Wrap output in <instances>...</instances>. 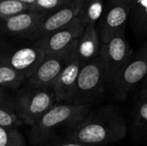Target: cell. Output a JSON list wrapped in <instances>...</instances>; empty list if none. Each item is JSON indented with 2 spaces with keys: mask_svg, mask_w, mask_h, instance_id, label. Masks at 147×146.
<instances>
[{
  "mask_svg": "<svg viewBox=\"0 0 147 146\" xmlns=\"http://www.w3.org/2000/svg\"><path fill=\"white\" fill-rule=\"evenodd\" d=\"M18 1H21V2H22V3H24L29 5V7H30V5H32L36 0H18Z\"/></svg>",
  "mask_w": 147,
  "mask_h": 146,
  "instance_id": "cell-26",
  "label": "cell"
},
{
  "mask_svg": "<svg viewBox=\"0 0 147 146\" xmlns=\"http://www.w3.org/2000/svg\"><path fill=\"white\" fill-rule=\"evenodd\" d=\"M109 91V83L101 56L82 65L68 103L92 107Z\"/></svg>",
  "mask_w": 147,
  "mask_h": 146,
  "instance_id": "cell-3",
  "label": "cell"
},
{
  "mask_svg": "<svg viewBox=\"0 0 147 146\" xmlns=\"http://www.w3.org/2000/svg\"><path fill=\"white\" fill-rule=\"evenodd\" d=\"M84 25L79 17H76L69 24L62 27L53 33L35 40L43 48L46 54L59 53L65 50L84 29Z\"/></svg>",
  "mask_w": 147,
  "mask_h": 146,
  "instance_id": "cell-12",
  "label": "cell"
},
{
  "mask_svg": "<svg viewBox=\"0 0 147 146\" xmlns=\"http://www.w3.org/2000/svg\"><path fill=\"white\" fill-rule=\"evenodd\" d=\"M75 40L71 43L70 55L63 70L52 85L56 102H68L70 101L80 68L84 64L75 53Z\"/></svg>",
  "mask_w": 147,
  "mask_h": 146,
  "instance_id": "cell-10",
  "label": "cell"
},
{
  "mask_svg": "<svg viewBox=\"0 0 147 146\" xmlns=\"http://www.w3.org/2000/svg\"><path fill=\"white\" fill-rule=\"evenodd\" d=\"M103 9L104 0H84L78 17L84 26L96 24L101 17Z\"/></svg>",
  "mask_w": 147,
  "mask_h": 146,
  "instance_id": "cell-18",
  "label": "cell"
},
{
  "mask_svg": "<svg viewBox=\"0 0 147 146\" xmlns=\"http://www.w3.org/2000/svg\"><path fill=\"white\" fill-rule=\"evenodd\" d=\"M47 13L27 10L3 20L4 31L15 37L28 38L40 26Z\"/></svg>",
  "mask_w": 147,
  "mask_h": 146,
  "instance_id": "cell-13",
  "label": "cell"
},
{
  "mask_svg": "<svg viewBox=\"0 0 147 146\" xmlns=\"http://www.w3.org/2000/svg\"><path fill=\"white\" fill-rule=\"evenodd\" d=\"M29 10V5L18 0H0V19L5 20Z\"/></svg>",
  "mask_w": 147,
  "mask_h": 146,
  "instance_id": "cell-21",
  "label": "cell"
},
{
  "mask_svg": "<svg viewBox=\"0 0 147 146\" xmlns=\"http://www.w3.org/2000/svg\"><path fill=\"white\" fill-rule=\"evenodd\" d=\"M128 22L138 39L147 36V0H133Z\"/></svg>",
  "mask_w": 147,
  "mask_h": 146,
  "instance_id": "cell-15",
  "label": "cell"
},
{
  "mask_svg": "<svg viewBox=\"0 0 147 146\" xmlns=\"http://www.w3.org/2000/svg\"><path fill=\"white\" fill-rule=\"evenodd\" d=\"M91 110L90 106L58 102L48 109L41 118L31 126L29 144L37 146L59 138V130L64 133L80 123ZM63 133V134H64Z\"/></svg>",
  "mask_w": 147,
  "mask_h": 146,
  "instance_id": "cell-2",
  "label": "cell"
},
{
  "mask_svg": "<svg viewBox=\"0 0 147 146\" xmlns=\"http://www.w3.org/2000/svg\"><path fill=\"white\" fill-rule=\"evenodd\" d=\"M46 55L43 48L36 41L35 46H26L10 51L3 56L1 63L14 68L28 78L40 65Z\"/></svg>",
  "mask_w": 147,
  "mask_h": 146,
  "instance_id": "cell-11",
  "label": "cell"
},
{
  "mask_svg": "<svg viewBox=\"0 0 147 146\" xmlns=\"http://www.w3.org/2000/svg\"><path fill=\"white\" fill-rule=\"evenodd\" d=\"M84 0H70L62 7L47 13L40 26L29 37L30 40H38L40 38L65 27L78 16Z\"/></svg>",
  "mask_w": 147,
  "mask_h": 146,
  "instance_id": "cell-9",
  "label": "cell"
},
{
  "mask_svg": "<svg viewBox=\"0 0 147 146\" xmlns=\"http://www.w3.org/2000/svg\"><path fill=\"white\" fill-rule=\"evenodd\" d=\"M101 40L96 24H88L75 40V53L82 63L88 62L99 56Z\"/></svg>",
  "mask_w": 147,
  "mask_h": 146,
  "instance_id": "cell-14",
  "label": "cell"
},
{
  "mask_svg": "<svg viewBox=\"0 0 147 146\" xmlns=\"http://www.w3.org/2000/svg\"><path fill=\"white\" fill-rule=\"evenodd\" d=\"M127 131L121 111L109 104L90 110L80 123L67 130L61 138L85 145L108 146L123 140Z\"/></svg>",
  "mask_w": 147,
  "mask_h": 146,
  "instance_id": "cell-1",
  "label": "cell"
},
{
  "mask_svg": "<svg viewBox=\"0 0 147 146\" xmlns=\"http://www.w3.org/2000/svg\"><path fill=\"white\" fill-rule=\"evenodd\" d=\"M133 0H109L108 5L114 4H131Z\"/></svg>",
  "mask_w": 147,
  "mask_h": 146,
  "instance_id": "cell-25",
  "label": "cell"
},
{
  "mask_svg": "<svg viewBox=\"0 0 147 146\" xmlns=\"http://www.w3.org/2000/svg\"><path fill=\"white\" fill-rule=\"evenodd\" d=\"M137 88H138V91H137L138 100L147 101V77Z\"/></svg>",
  "mask_w": 147,
  "mask_h": 146,
  "instance_id": "cell-24",
  "label": "cell"
},
{
  "mask_svg": "<svg viewBox=\"0 0 147 146\" xmlns=\"http://www.w3.org/2000/svg\"><path fill=\"white\" fill-rule=\"evenodd\" d=\"M71 44L59 53L46 54L42 61L28 78L33 87H51L63 70L70 55Z\"/></svg>",
  "mask_w": 147,
  "mask_h": 146,
  "instance_id": "cell-7",
  "label": "cell"
},
{
  "mask_svg": "<svg viewBox=\"0 0 147 146\" xmlns=\"http://www.w3.org/2000/svg\"><path fill=\"white\" fill-rule=\"evenodd\" d=\"M0 146H27L17 127L0 126Z\"/></svg>",
  "mask_w": 147,
  "mask_h": 146,
  "instance_id": "cell-20",
  "label": "cell"
},
{
  "mask_svg": "<svg viewBox=\"0 0 147 146\" xmlns=\"http://www.w3.org/2000/svg\"><path fill=\"white\" fill-rule=\"evenodd\" d=\"M134 54V51L121 31L108 41L101 43L99 55L102 59L108 76L109 88L116 76L123 70Z\"/></svg>",
  "mask_w": 147,
  "mask_h": 146,
  "instance_id": "cell-6",
  "label": "cell"
},
{
  "mask_svg": "<svg viewBox=\"0 0 147 146\" xmlns=\"http://www.w3.org/2000/svg\"><path fill=\"white\" fill-rule=\"evenodd\" d=\"M55 101L51 87H28L21 89L16 96L15 106L22 124L32 126L50 109Z\"/></svg>",
  "mask_w": 147,
  "mask_h": 146,
  "instance_id": "cell-4",
  "label": "cell"
},
{
  "mask_svg": "<svg viewBox=\"0 0 147 146\" xmlns=\"http://www.w3.org/2000/svg\"><path fill=\"white\" fill-rule=\"evenodd\" d=\"M37 146H103V145H85V144H82V143H78V142H75V141H71V140H67L61 137H59L55 139H53L49 142L44 143L42 145ZM109 146V145H108Z\"/></svg>",
  "mask_w": 147,
  "mask_h": 146,
  "instance_id": "cell-23",
  "label": "cell"
},
{
  "mask_svg": "<svg viewBox=\"0 0 147 146\" xmlns=\"http://www.w3.org/2000/svg\"><path fill=\"white\" fill-rule=\"evenodd\" d=\"M131 4L108 5L103 9L96 28L101 43L108 41L121 31H125L129 19Z\"/></svg>",
  "mask_w": 147,
  "mask_h": 146,
  "instance_id": "cell-8",
  "label": "cell"
},
{
  "mask_svg": "<svg viewBox=\"0 0 147 146\" xmlns=\"http://www.w3.org/2000/svg\"><path fill=\"white\" fill-rule=\"evenodd\" d=\"M132 137L141 143H147V101L138 100L133 114Z\"/></svg>",
  "mask_w": 147,
  "mask_h": 146,
  "instance_id": "cell-16",
  "label": "cell"
},
{
  "mask_svg": "<svg viewBox=\"0 0 147 146\" xmlns=\"http://www.w3.org/2000/svg\"><path fill=\"white\" fill-rule=\"evenodd\" d=\"M27 78L24 75L9 65L0 62V88H17Z\"/></svg>",
  "mask_w": 147,
  "mask_h": 146,
  "instance_id": "cell-19",
  "label": "cell"
},
{
  "mask_svg": "<svg viewBox=\"0 0 147 146\" xmlns=\"http://www.w3.org/2000/svg\"><path fill=\"white\" fill-rule=\"evenodd\" d=\"M22 124L16 110L15 101L0 92V126L18 127Z\"/></svg>",
  "mask_w": 147,
  "mask_h": 146,
  "instance_id": "cell-17",
  "label": "cell"
},
{
  "mask_svg": "<svg viewBox=\"0 0 147 146\" xmlns=\"http://www.w3.org/2000/svg\"><path fill=\"white\" fill-rule=\"evenodd\" d=\"M147 77V40L112 82L109 91L119 102L127 99Z\"/></svg>",
  "mask_w": 147,
  "mask_h": 146,
  "instance_id": "cell-5",
  "label": "cell"
},
{
  "mask_svg": "<svg viewBox=\"0 0 147 146\" xmlns=\"http://www.w3.org/2000/svg\"><path fill=\"white\" fill-rule=\"evenodd\" d=\"M70 0H36L29 7V10L50 13L62 7Z\"/></svg>",
  "mask_w": 147,
  "mask_h": 146,
  "instance_id": "cell-22",
  "label": "cell"
}]
</instances>
